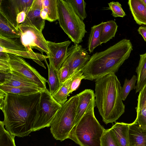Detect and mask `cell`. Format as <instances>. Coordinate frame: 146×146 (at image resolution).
I'll use <instances>...</instances> for the list:
<instances>
[{"instance_id":"6da1fadb","label":"cell","mask_w":146,"mask_h":146,"mask_svg":"<svg viewBox=\"0 0 146 146\" xmlns=\"http://www.w3.org/2000/svg\"><path fill=\"white\" fill-rule=\"evenodd\" d=\"M41 92L27 95L6 94L1 110L5 129L11 134L23 137L33 132Z\"/></svg>"},{"instance_id":"7a4b0ae2","label":"cell","mask_w":146,"mask_h":146,"mask_svg":"<svg viewBox=\"0 0 146 146\" xmlns=\"http://www.w3.org/2000/svg\"><path fill=\"white\" fill-rule=\"evenodd\" d=\"M133 50L130 40L125 38L103 51L94 54L81 69L84 79L96 80L108 74H115Z\"/></svg>"},{"instance_id":"3957f363","label":"cell","mask_w":146,"mask_h":146,"mask_svg":"<svg viewBox=\"0 0 146 146\" xmlns=\"http://www.w3.org/2000/svg\"><path fill=\"white\" fill-rule=\"evenodd\" d=\"M121 89L115 73L108 74L95 80V104L106 124L115 122L124 112Z\"/></svg>"},{"instance_id":"277c9868","label":"cell","mask_w":146,"mask_h":146,"mask_svg":"<svg viewBox=\"0 0 146 146\" xmlns=\"http://www.w3.org/2000/svg\"><path fill=\"white\" fill-rule=\"evenodd\" d=\"M95 105L94 99L68 135V139L80 146H101V138L105 129L95 117L94 111Z\"/></svg>"},{"instance_id":"5b68a950","label":"cell","mask_w":146,"mask_h":146,"mask_svg":"<svg viewBox=\"0 0 146 146\" xmlns=\"http://www.w3.org/2000/svg\"><path fill=\"white\" fill-rule=\"evenodd\" d=\"M79 100L78 94L72 97L56 113L50 125V132L56 140L62 141L68 139L74 126Z\"/></svg>"},{"instance_id":"8992f818","label":"cell","mask_w":146,"mask_h":146,"mask_svg":"<svg viewBox=\"0 0 146 146\" xmlns=\"http://www.w3.org/2000/svg\"><path fill=\"white\" fill-rule=\"evenodd\" d=\"M58 12L60 27L74 44H79L87 33L83 21L75 13L68 0H58Z\"/></svg>"},{"instance_id":"52a82bcc","label":"cell","mask_w":146,"mask_h":146,"mask_svg":"<svg viewBox=\"0 0 146 146\" xmlns=\"http://www.w3.org/2000/svg\"><path fill=\"white\" fill-rule=\"evenodd\" d=\"M61 107L48 89L42 92L33 125V132L50 127L55 115Z\"/></svg>"},{"instance_id":"ba28073f","label":"cell","mask_w":146,"mask_h":146,"mask_svg":"<svg viewBox=\"0 0 146 146\" xmlns=\"http://www.w3.org/2000/svg\"><path fill=\"white\" fill-rule=\"evenodd\" d=\"M18 31L21 41L29 51L32 52L33 49L43 52L47 55L49 52L47 40L42 33L34 26L26 17L25 21L18 25Z\"/></svg>"},{"instance_id":"9c48e42d","label":"cell","mask_w":146,"mask_h":146,"mask_svg":"<svg viewBox=\"0 0 146 146\" xmlns=\"http://www.w3.org/2000/svg\"><path fill=\"white\" fill-rule=\"evenodd\" d=\"M0 52L12 54L25 58L32 59L42 67L41 61L46 60L47 56L28 51L22 44L20 38H10L0 35Z\"/></svg>"},{"instance_id":"30bf717a","label":"cell","mask_w":146,"mask_h":146,"mask_svg":"<svg viewBox=\"0 0 146 146\" xmlns=\"http://www.w3.org/2000/svg\"><path fill=\"white\" fill-rule=\"evenodd\" d=\"M8 61L11 70L16 72L31 81L44 90L47 89L46 83L47 80L37 70L28 63L22 57L8 53Z\"/></svg>"},{"instance_id":"8fae6325","label":"cell","mask_w":146,"mask_h":146,"mask_svg":"<svg viewBox=\"0 0 146 146\" xmlns=\"http://www.w3.org/2000/svg\"><path fill=\"white\" fill-rule=\"evenodd\" d=\"M91 56L80 45H72L68 48L65 60L62 64L68 68L70 75L81 70L90 60Z\"/></svg>"},{"instance_id":"7c38bea8","label":"cell","mask_w":146,"mask_h":146,"mask_svg":"<svg viewBox=\"0 0 146 146\" xmlns=\"http://www.w3.org/2000/svg\"><path fill=\"white\" fill-rule=\"evenodd\" d=\"M47 42L49 50L47 56L49 63L58 71L65 60L67 50L71 41L68 40L56 43L47 40Z\"/></svg>"},{"instance_id":"4fadbf2b","label":"cell","mask_w":146,"mask_h":146,"mask_svg":"<svg viewBox=\"0 0 146 146\" xmlns=\"http://www.w3.org/2000/svg\"><path fill=\"white\" fill-rule=\"evenodd\" d=\"M34 0H9L8 1L7 12L6 13L4 12L10 21L17 29L18 26L16 22L17 15L23 11L27 13Z\"/></svg>"},{"instance_id":"5bb4252c","label":"cell","mask_w":146,"mask_h":146,"mask_svg":"<svg viewBox=\"0 0 146 146\" xmlns=\"http://www.w3.org/2000/svg\"><path fill=\"white\" fill-rule=\"evenodd\" d=\"M0 85L13 87L40 88L21 75L12 71L5 76L0 75Z\"/></svg>"},{"instance_id":"9a60e30c","label":"cell","mask_w":146,"mask_h":146,"mask_svg":"<svg viewBox=\"0 0 146 146\" xmlns=\"http://www.w3.org/2000/svg\"><path fill=\"white\" fill-rule=\"evenodd\" d=\"M42 8V0H34L27 13V17L31 23L41 32L44 27L45 21L40 16Z\"/></svg>"},{"instance_id":"2e32d148","label":"cell","mask_w":146,"mask_h":146,"mask_svg":"<svg viewBox=\"0 0 146 146\" xmlns=\"http://www.w3.org/2000/svg\"><path fill=\"white\" fill-rule=\"evenodd\" d=\"M129 146H146V130L141 128L135 120L130 123Z\"/></svg>"},{"instance_id":"e0dca14e","label":"cell","mask_w":146,"mask_h":146,"mask_svg":"<svg viewBox=\"0 0 146 146\" xmlns=\"http://www.w3.org/2000/svg\"><path fill=\"white\" fill-rule=\"evenodd\" d=\"M78 94L79 100L74 126L84 115L90 103L95 99V94L93 90L91 89H86Z\"/></svg>"},{"instance_id":"ac0fdd59","label":"cell","mask_w":146,"mask_h":146,"mask_svg":"<svg viewBox=\"0 0 146 146\" xmlns=\"http://www.w3.org/2000/svg\"><path fill=\"white\" fill-rule=\"evenodd\" d=\"M128 4L136 23L146 26V5L141 0H129Z\"/></svg>"},{"instance_id":"d6986e66","label":"cell","mask_w":146,"mask_h":146,"mask_svg":"<svg viewBox=\"0 0 146 146\" xmlns=\"http://www.w3.org/2000/svg\"><path fill=\"white\" fill-rule=\"evenodd\" d=\"M135 109L137 117L135 120L140 127L146 130V85L139 92Z\"/></svg>"},{"instance_id":"ffe728a7","label":"cell","mask_w":146,"mask_h":146,"mask_svg":"<svg viewBox=\"0 0 146 146\" xmlns=\"http://www.w3.org/2000/svg\"><path fill=\"white\" fill-rule=\"evenodd\" d=\"M42 18L50 22L58 19V0H42Z\"/></svg>"},{"instance_id":"44dd1931","label":"cell","mask_w":146,"mask_h":146,"mask_svg":"<svg viewBox=\"0 0 146 146\" xmlns=\"http://www.w3.org/2000/svg\"><path fill=\"white\" fill-rule=\"evenodd\" d=\"M0 35L10 38H20L18 29L9 21L4 11L1 8Z\"/></svg>"},{"instance_id":"7402d4cb","label":"cell","mask_w":146,"mask_h":146,"mask_svg":"<svg viewBox=\"0 0 146 146\" xmlns=\"http://www.w3.org/2000/svg\"><path fill=\"white\" fill-rule=\"evenodd\" d=\"M130 123L117 122L111 128L121 146H129Z\"/></svg>"},{"instance_id":"603a6c76","label":"cell","mask_w":146,"mask_h":146,"mask_svg":"<svg viewBox=\"0 0 146 146\" xmlns=\"http://www.w3.org/2000/svg\"><path fill=\"white\" fill-rule=\"evenodd\" d=\"M140 57L138 65L136 70L137 74L136 93L139 92L146 85V52L140 54Z\"/></svg>"},{"instance_id":"cb8c5ba5","label":"cell","mask_w":146,"mask_h":146,"mask_svg":"<svg viewBox=\"0 0 146 146\" xmlns=\"http://www.w3.org/2000/svg\"><path fill=\"white\" fill-rule=\"evenodd\" d=\"M106 22L94 25L91 28L88 43V50L90 53L93 52L94 49L98 46L101 45L100 41L101 33Z\"/></svg>"},{"instance_id":"d4e9b609","label":"cell","mask_w":146,"mask_h":146,"mask_svg":"<svg viewBox=\"0 0 146 146\" xmlns=\"http://www.w3.org/2000/svg\"><path fill=\"white\" fill-rule=\"evenodd\" d=\"M118 26L113 20L106 22L101 33L100 41L102 44L107 42L115 36Z\"/></svg>"},{"instance_id":"484cf974","label":"cell","mask_w":146,"mask_h":146,"mask_svg":"<svg viewBox=\"0 0 146 146\" xmlns=\"http://www.w3.org/2000/svg\"><path fill=\"white\" fill-rule=\"evenodd\" d=\"M72 76L63 83L58 89L52 96L56 101L61 106L67 101Z\"/></svg>"},{"instance_id":"4316f807","label":"cell","mask_w":146,"mask_h":146,"mask_svg":"<svg viewBox=\"0 0 146 146\" xmlns=\"http://www.w3.org/2000/svg\"><path fill=\"white\" fill-rule=\"evenodd\" d=\"M45 62L48 69V78L47 82L49 87V92L52 95L58 89L62 84L59 81L58 70L54 69L51 64H48L46 61Z\"/></svg>"},{"instance_id":"83f0119b","label":"cell","mask_w":146,"mask_h":146,"mask_svg":"<svg viewBox=\"0 0 146 146\" xmlns=\"http://www.w3.org/2000/svg\"><path fill=\"white\" fill-rule=\"evenodd\" d=\"M0 90L6 94H11L19 95L30 94L44 90L40 88L13 87L2 85H0Z\"/></svg>"},{"instance_id":"f1b7e54d","label":"cell","mask_w":146,"mask_h":146,"mask_svg":"<svg viewBox=\"0 0 146 146\" xmlns=\"http://www.w3.org/2000/svg\"><path fill=\"white\" fill-rule=\"evenodd\" d=\"M3 121H0V146H16L15 136L4 127Z\"/></svg>"},{"instance_id":"f546056e","label":"cell","mask_w":146,"mask_h":146,"mask_svg":"<svg viewBox=\"0 0 146 146\" xmlns=\"http://www.w3.org/2000/svg\"><path fill=\"white\" fill-rule=\"evenodd\" d=\"M101 146H121L111 128L105 129L101 138Z\"/></svg>"},{"instance_id":"4dcf8cb0","label":"cell","mask_w":146,"mask_h":146,"mask_svg":"<svg viewBox=\"0 0 146 146\" xmlns=\"http://www.w3.org/2000/svg\"><path fill=\"white\" fill-rule=\"evenodd\" d=\"M76 14L83 21L87 17L86 3L84 0H68Z\"/></svg>"},{"instance_id":"1f68e13d","label":"cell","mask_w":146,"mask_h":146,"mask_svg":"<svg viewBox=\"0 0 146 146\" xmlns=\"http://www.w3.org/2000/svg\"><path fill=\"white\" fill-rule=\"evenodd\" d=\"M137 80V77L135 75H133L129 80L127 78L125 79L121 89L122 98L123 101L126 100L131 90L136 89L135 84Z\"/></svg>"},{"instance_id":"d6a6232c","label":"cell","mask_w":146,"mask_h":146,"mask_svg":"<svg viewBox=\"0 0 146 146\" xmlns=\"http://www.w3.org/2000/svg\"><path fill=\"white\" fill-rule=\"evenodd\" d=\"M85 76L81 70L75 72L71 76V80L69 89V94L76 90L79 87L81 80L85 79Z\"/></svg>"},{"instance_id":"836d02e7","label":"cell","mask_w":146,"mask_h":146,"mask_svg":"<svg viewBox=\"0 0 146 146\" xmlns=\"http://www.w3.org/2000/svg\"><path fill=\"white\" fill-rule=\"evenodd\" d=\"M108 9L112 11V16L115 17L125 16L126 14L121 7V4L118 2L111 1L108 3Z\"/></svg>"},{"instance_id":"e575fe53","label":"cell","mask_w":146,"mask_h":146,"mask_svg":"<svg viewBox=\"0 0 146 146\" xmlns=\"http://www.w3.org/2000/svg\"><path fill=\"white\" fill-rule=\"evenodd\" d=\"M58 78L61 84H62L71 76L70 75L68 67L65 65H62L58 71Z\"/></svg>"},{"instance_id":"d590c367","label":"cell","mask_w":146,"mask_h":146,"mask_svg":"<svg viewBox=\"0 0 146 146\" xmlns=\"http://www.w3.org/2000/svg\"><path fill=\"white\" fill-rule=\"evenodd\" d=\"M8 61L0 59V73L6 74L11 71Z\"/></svg>"},{"instance_id":"8d00e7d4","label":"cell","mask_w":146,"mask_h":146,"mask_svg":"<svg viewBox=\"0 0 146 146\" xmlns=\"http://www.w3.org/2000/svg\"><path fill=\"white\" fill-rule=\"evenodd\" d=\"M137 31L139 34L142 36L145 41L146 42V27L140 26L138 29Z\"/></svg>"},{"instance_id":"74e56055","label":"cell","mask_w":146,"mask_h":146,"mask_svg":"<svg viewBox=\"0 0 146 146\" xmlns=\"http://www.w3.org/2000/svg\"><path fill=\"white\" fill-rule=\"evenodd\" d=\"M6 94L2 90H0V108L1 110L4 105V98Z\"/></svg>"},{"instance_id":"f35d334b","label":"cell","mask_w":146,"mask_h":146,"mask_svg":"<svg viewBox=\"0 0 146 146\" xmlns=\"http://www.w3.org/2000/svg\"><path fill=\"white\" fill-rule=\"evenodd\" d=\"M0 59L9 61V54L4 52H0Z\"/></svg>"},{"instance_id":"ab89813d","label":"cell","mask_w":146,"mask_h":146,"mask_svg":"<svg viewBox=\"0 0 146 146\" xmlns=\"http://www.w3.org/2000/svg\"><path fill=\"white\" fill-rule=\"evenodd\" d=\"M141 1L146 5V0H141Z\"/></svg>"}]
</instances>
